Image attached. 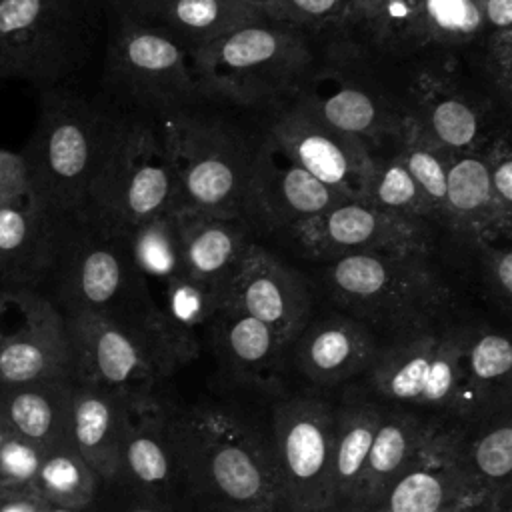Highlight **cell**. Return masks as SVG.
<instances>
[{
  "label": "cell",
  "mask_w": 512,
  "mask_h": 512,
  "mask_svg": "<svg viewBox=\"0 0 512 512\" xmlns=\"http://www.w3.org/2000/svg\"><path fill=\"white\" fill-rule=\"evenodd\" d=\"M62 314L96 312L138 330L154 346L164 370H178L158 300L134 266L128 236L90 214L58 216L56 244L40 290Z\"/></svg>",
  "instance_id": "6da1fadb"
},
{
  "label": "cell",
  "mask_w": 512,
  "mask_h": 512,
  "mask_svg": "<svg viewBox=\"0 0 512 512\" xmlns=\"http://www.w3.org/2000/svg\"><path fill=\"white\" fill-rule=\"evenodd\" d=\"M168 434L188 504L222 500L288 510L270 430L250 414L216 402L168 404Z\"/></svg>",
  "instance_id": "7a4b0ae2"
},
{
  "label": "cell",
  "mask_w": 512,
  "mask_h": 512,
  "mask_svg": "<svg viewBox=\"0 0 512 512\" xmlns=\"http://www.w3.org/2000/svg\"><path fill=\"white\" fill-rule=\"evenodd\" d=\"M132 116L60 86L44 90L36 128L20 152L30 196L54 216L88 212Z\"/></svg>",
  "instance_id": "3957f363"
},
{
  "label": "cell",
  "mask_w": 512,
  "mask_h": 512,
  "mask_svg": "<svg viewBox=\"0 0 512 512\" xmlns=\"http://www.w3.org/2000/svg\"><path fill=\"white\" fill-rule=\"evenodd\" d=\"M328 308L340 310L380 342L454 318L456 294L434 256L358 254L320 266L314 284Z\"/></svg>",
  "instance_id": "277c9868"
},
{
  "label": "cell",
  "mask_w": 512,
  "mask_h": 512,
  "mask_svg": "<svg viewBox=\"0 0 512 512\" xmlns=\"http://www.w3.org/2000/svg\"><path fill=\"white\" fill-rule=\"evenodd\" d=\"M324 46L322 36L260 20L192 52L190 64L204 102L264 114L298 94Z\"/></svg>",
  "instance_id": "5b68a950"
},
{
  "label": "cell",
  "mask_w": 512,
  "mask_h": 512,
  "mask_svg": "<svg viewBox=\"0 0 512 512\" xmlns=\"http://www.w3.org/2000/svg\"><path fill=\"white\" fill-rule=\"evenodd\" d=\"M408 64L384 58L344 38H326L318 68L292 98L326 126L360 138L370 150L410 124L406 108Z\"/></svg>",
  "instance_id": "8992f818"
},
{
  "label": "cell",
  "mask_w": 512,
  "mask_h": 512,
  "mask_svg": "<svg viewBox=\"0 0 512 512\" xmlns=\"http://www.w3.org/2000/svg\"><path fill=\"white\" fill-rule=\"evenodd\" d=\"M200 102L152 120L176 182L174 214H242L260 132L204 112Z\"/></svg>",
  "instance_id": "52a82bcc"
},
{
  "label": "cell",
  "mask_w": 512,
  "mask_h": 512,
  "mask_svg": "<svg viewBox=\"0 0 512 512\" xmlns=\"http://www.w3.org/2000/svg\"><path fill=\"white\" fill-rule=\"evenodd\" d=\"M92 0H2L0 76L58 88L90 58Z\"/></svg>",
  "instance_id": "ba28073f"
},
{
  "label": "cell",
  "mask_w": 512,
  "mask_h": 512,
  "mask_svg": "<svg viewBox=\"0 0 512 512\" xmlns=\"http://www.w3.org/2000/svg\"><path fill=\"white\" fill-rule=\"evenodd\" d=\"M104 80L116 96L130 102L134 116L146 120L202 100L186 50L160 26L122 8H114Z\"/></svg>",
  "instance_id": "9c48e42d"
},
{
  "label": "cell",
  "mask_w": 512,
  "mask_h": 512,
  "mask_svg": "<svg viewBox=\"0 0 512 512\" xmlns=\"http://www.w3.org/2000/svg\"><path fill=\"white\" fill-rule=\"evenodd\" d=\"M406 108L410 124L450 154L488 146L506 124L504 112L460 56H432L408 64Z\"/></svg>",
  "instance_id": "30bf717a"
},
{
  "label": "cell",
  "mask_w": 512,
  "mask_h": 512,
  "mask_svg": "<svg viewBox=\"0 0 512 512\" xmlns=\"http://www.w3.org/2000/svg\"><path fill=\"white\" fill-rule=\"evenodd\" d=\"M268 430L288 510L320 512L334 506V400L314 386L286 392L272 402Z\"/></svg>",
  "instance_id": "8fae6325"
},
{
  "label": "cell",
  "mask_w": 512,
  "mask_h": 512,
  "mask_svg": "<svg viewBox=\"0 0 512 512\" xmlns=\"http://www.w3.org/2000/svg\"><path fill=\"white\" fill-rule=\"evenodd\" d=\"M174 210L176 182L156 126L152 120L132 116L84 214L128 236L146 220Z\"/></svg>",
  "instance_id": "7c38bea8"
},
{
  "label": "cell",
  "mask_w": 512,
  "mask_h": 512,
  "mask_svg": "<svg viewBox=\"0 0 512 512\" xmlns=\"http://www.w3.org/2000/svg\"><path fill=\"white\" fill-rule=\"evenodd\" d=\"M300 252L324 266L358 254L434 256L440 234L434 226L378 210L362 200L344 198L290 236Z\"/></svg>",
  "instance_id": "4fadbf2b"
},
{
  "label": "cell",
  "mask_w": 512,
  "mask_h": 512,
  "mask_svg": "<svg viewBox=\"0 0 512 512\" xmlns=\"http://www.w3.org/2000/svg\"><path fill=\"white\" fill-rule=\"evenodd\" d=\"M72 348L74 380L118 400L156 394L168 378L154 346L138 330L96 312L64 314Z\"/></svg>",
  "instance_id": "5bb4252c"
},
{
  "label": "cell",
  "mask_w": 512,
  "mask_h": 512,
  "mask_svg": "<svg viewBox=\"0 0 512 512\" xmlns=\"http://www.w3.org/2000/svg\"><path fill=\"white\" fill-rule=\"evenodd\" d=\"M260 132L328 188L360 198L372 162V150L360 138L326 126L294 100L264 112Z\"/></svg>",
  "instance_id": "9a60e30c"
},
{
  "label": "cell",
  "mask_w": 512,
  "mask_h": 512,
  "mask_svg": "<svg viewBox=\"0 0 512 512\" xmlns=\"http://www.w3.org/2000/svg\"><path fill=\"white\" fill-rule=\"evenodd\" d=\"M344 198L348 196L316 180L260 132L242 208L254 232L292 236L302 224Z\"/></svg>",
  "instance_id": "2e32d148"
},
{
  "label": "cell",
  "mask_w": 512,
  "mask_h": 512,
  "mask_svg": "<svg viewBox=\"0 0 512 512\" xmlns=\"http://www.w3.org/2000/svg\"><path fill=\"white\" fill-rule=\"evenodd\" d=\"M314 304V282L260 242L250 246L222 296V306L268 324L288 346L316 312Z\"/></svg>",
  "instance_id": "e0dca14e"
},
{
  "label": "cell",
  "mask_w": 512,
  "mask_h": 512,
  "mask_svg": "<svg viewBox=\"0 0 512 512\" xmlns=\"http://www.w3.org/2000/svg\"><path fill=\"white\" fill-rule=\"evenodd\" d=\"M120 480L140 500L188 508L168 434V404L156 396L120 400Z\"/></svg>",
  "instance_id": "ac0fdd59"
},
{
  "label": "cell",
  "mask_w": 512,
  "mask_h": 512,
  "mask_svg": "<svg viewBox=\"0 0 512 512\" xmlns=\"http://www.w3.org/2000/svg\"><path fill=\"white\" fill-rule=\"evenodd\" d=\"M14 320L0 318V384L74 378L64 314L40 292H8Z\"/></svg>",
  "instance_id": "d6986e66"
},
{
  "label": "cell",
  "mask_w": 512,
  "mask_h": 512,
  "mask_svg": "<svg viewBox=\"0 0 512 512\" xmlns=\"http://www.w3.org/2000/svg\"><path fill=\"white\" fill-rule=\"evenodd\" d=\"M484 502L460 458V426L444 418L374 508L378 512H460L482 508Z\"/></svg>",
  "instance_id": "ffe728a7"
},
{
  "label": "cell",
  "mask_w": 512,
  "mask_h": 512,
  "mask_svg": "<svg viewBox=\"0 0 512 512\" xmlns=\"http://www.w3.org/2000/svg\"><path fill=\"white\" fill-rule=\"evenodd\" d=\"M204 336L224 386L258 392L272 400L288 392L290 346L268 324L220 306Z\"/></svg>",
  "instance_id": "44dd1931"
},
{
  "label": "cell",
  "mask_w": 512,
  "mask_h": 512,
  "mask_svg": "<svg viewBox=\"0 0 512 512\" xmlns=\"http://www.w3.org/2000/svg\"><path fill=\"white\" fill-rule=\"evenodd\" d=\"M378 346L380 340L362 322L326 308L314 312L290 344V366L310 386L328 390L360 380Z\"/></svg>",
  "instance_id": "7402d4cb"
},
{
  "label": "cell",
  "mask_w": 512,
  "mask_h": 512,
  "mask_svg": "<svg viewBox=\"0 0 512 512\" xmlns=\"http://www.w3.org/2000/svg\"><path fill=\"white\" fill-rule=\"evenodd\" d=\"M510 374V338L476 322L462 360L458 386L444 418L456 424H474L504 406H512Z\"/></svg>",
  "instance_id": "603a6c76"
},
{
  "label": "cell",
  "mask_w": 512,
  "mask_h": 512,
  "mask_svg": "<svg viewBox=\"0 0 512 512\" xmlns=\"http://www.w3.org/2000/svg\"><path fill=\"white\" fill-rule=\"evenodd\" d=\"M58 216L32 196L0 206V288L40 292L54 254Z\"/></svg>",
  "instance_id": "cb8c5ba5"
},
{
  "label": "cell",
  "mask_w": 512,
  "mask_h": 512,
  "mask_svg": "<svg viewBox=\"0 0 512 512\" xmlns=\"http://www.w3.org/2000/svg\"><path fill=\"white\" fill-rule=\"evenodd\" d=\"M442 420L444 416L424 410L384 404L378 430L348 504L374 508Z\"/></svg>",
  "instance_id": "d4e9b609"
},
{
  "label": "cell",
  "mask_w": 512,
  "mask_h": 512,
  "mask_svg": "<svg viewBox=\"0 0 512 512\" xmlns=\"http://www.w3.org/2000/svg\"><path fill=\"white\" fill-rule=\"evenodd\" d=\"M182 234L184 274L224 296L256 232L242 214H176ZM222 306V304H220Z\"/></svg>",
  "instance_id": "484cf974"
},
{
  "label": "cell",
  "mask_w": 512,
  "mask_h": 512,
  "mask_svg": "<svg viewBox=\"0 0 512 512\" xmlns=\"http://www.w3.org/2000/svg\"><path fill=\"white\" fill-rule=\"evenodd\" d=\"M446 322L380 342L370 368L358 382L382 404L418 410Z\"/></svg>",
  "instance_id": "4316f807"
},
{
  "label": "cell",
  "mask_w": 512,
  "mask_h": 512,
  "mask_svg": "<svg viewBox=\"0 0 512 512\" xmlns=\"http://www.w3.org/2000/svg\"><path fill=\"white\" fill-rule=\"evenodd\" d=\"M72 388L74 378L0 384V418L12 434L46 450L72 444Z\"/></svg>",
  "instance_id": "83f0119b"
},
{
  "label": "cell",
  "mask_w": 512,
  "mask_h": 512,
  "mask_svg": "<svg viewBox=\"0 0 512 512\" xmlns=\"http://www.w3.org/2000/svg\"><path fill=\"white\" fill-rule=\"evenodd\" d=\"M382 412L384 404L376 400L358 380L344 384L340 396L334 400V504L350 502Z\"/></svg>",
  "instance_id": "f1b7e54d"
},
{
  "label": "cell",
  "mask_w": 512,
  "mask_h": 512,
  "mask_svg": "<svg viewBox=\"0 0 512 512\" xmlns=\"http://www.w3.org/2000/svg\"><path fill=\"white\" fill-rule=\"evenodd\" d=\"M136 16L160 26L186 50L188 58L248 24L266 20L254 0H168Z\"/></svg>",
  "instance_id": "f546056e"
},
{
  "label": "cell",
  "mask_w": 512,
  "mask_h": 512,
  "mask_svg": "<svg viewBox=\"0 0 512 512\" xmlns=\"http://www.w3.org/2000/svg\"><path fill=\"white\" fill-rule=\"evenodd\" d=\"M120 400L74 380L70 408L72 446L104 482H120Z\"/></svg>",
  "instance_id": "4dcf8cb0"
},
{
  "label": "cell",
  "mask_w": 512,
  "mask_h": 512,
  "mask_svg": "<svg viewBox=\"0 0 512 512\" xmlns=\"http://www.w3.org/2000/svg\"><path fill=\"white\" fill-rule=\"evenodd\" d=\"M486 148L456 154L448 170L444 236L468 254H472L482 240L494 242Z\"/></svg>",
  "instance_id": "1f68e13d"
},
{
  "label": "cell",
  "mask_w": 512,
  "mask_h": 512,
  "mask_svg": "<svg viewBox=\"0 0 512 512\" xmlns=\"http://www.w3.org/2000/svg\"><path fill=\"white\" fill-rule=\"evenodd\" d=\"M460 426V458L474 488L488 500L512 488V406Z\"/></svg>",
  "instance_id": "d6a6232c"
},
{
  "label": "cell",
  "mask_w": 512,
  "mask_h": 512,
  "mask_svg": "<svg viewBox=\"0 0 512 512\" xmlns=\"http://www.w3.org/2000/svg\"><path fill=\"white\" fill-rule=\"evenodd\" d=\"M220 304L222 296L214 288L186 274L162 284V302L158 306L178 368L200 356V336H204Z\"/></svg>",
  "instance_id": "836d02e7"
},
{
  "label": "cell",
  "mask_w": 512,
  "mask_h": 512,
  "mask_svg": "<svg viewBox=\"0 0 512 512\" xmlns=\"http://www.w3.org/2000/svg\"><path fill=\"white\" fill-rule=\"evenodd\" d=\"M356 200H362L394 216L430 224L440 234L436 214L430 202L426 200V196L422 194L414 178L408 174L400 158L394 154V150L390 148V142L372 150L368 176H366L362 194Z\"/></svg>",
  "instance_id": "e575fe53"
},
{
  "label": "cell",
  "mask_w": 512,
  "mask_h": 512,
  "mask_svg": "<svg viewBox=\"0 0 512 512\" xmlns=\"http://www.w3.org/2000/svg\"><path fill=\"white\" fill-rule=\"evenodd\" d=\"M98 480L72 444H60L46 450L32 488L50 506L86 510L96 496Z\"/></svg>",
  "instance_id": "d590c367"
},
{
  "label": "cell",
  "mask_w": 512,
  "mask_h": 512,
  "mask_svg": "<svg viewBox=\"0 0 512 512\" xmlns=\"http://www.w3.org/2000/svg\"><path fill=\"white\" fill-rule=\"evenodd\" d=\"M128 248L134 266L150 282L160 286L184 274L182 234L176 214H160L136 226L128 234Z\"/></svg>",
  "instance_id": "8d00e7d4"
},
{
  "label": "cell",
  "mask_w": 512,
  "mask_h": 512,
  "mask_svg": "<svg viewBox=\"0 0 512 512\" xmlns=\"http://www.w3.org/2000/svg\"><path fill=\"white\" fill-rule=\"evenodd\" d=\"M390 148L400 158L408 174L414 178L426 200L430 202L440 234H446V184L452 158L448 150L434 144L430 138L420 134L412 124L402 136L390 142Z\"/></svg>",
  "instance_id": "74e56055"
},
{
  "label": "cell",
  "mask_w": 512,
  "mask_h": 512,
  "mask_svg": "<svg viewBox=\"0 0 512 512\" xmlns=\"http://www.w3.org/2000/svg\"><path fill=\"white\" fill-rule=\"evenodd\" d=\"M474 326L476 322H466L456 316L444 324L438 340V348L430 366V374L418 402V410L438 414V416L446 414L452 402L454 390L458 386L462 360H464L470 336L474 332Z\"/></svg>",
  "instance_id": "f35d334b"
},
{
  "label": "cell",
  "mask_w": 512,
  "mask_h": 512,
  "mask_svg": "<svg viewBox=\"0 0 512 512\" xmlns=\"http://www.w3.org/2000/svg\"><path fill=\"white\" fill-rule=\"evenodd\" d=\"M254 4L266 20L322 38L340 34L352 10V0H254Z\"/></svg>",
  "instance_id": "ab89813d"
},
{
  "label": "cell",
  "mask_w": 512,
  "mask_h": 512,
  "mask_svg": "<svg viewBox=\"0 0 512 512\" xmlns=\"http://www.w3.org/2000/svg\"><path fill=\"white\" fill-rule=\"evenodd\" d=\"M488 188L492 204V240L508 242L512 232V144L510 124L502 126L486 148Z\"/></svg>",
  "instance_id": "60d3db41"
},
{
  "label": "cell",
  "mask_w": 512,
  "mask_h": 512,
  "mask_svg": "<svg viewBox=\"0 0 512 512\" xmlns=\"http://www.w3.org/2000/svg\"><path fill=\"white\" fill-rule=\"evenodd\" d=\"M470 68L494 98L510 114L512 104V28L486 32L478 48L468 58Z\"/></svg>",
  "instance_id": "b9f144b4"
},
{
  "label": "cell",
  "mask_w": 512,
  "mask_h": 512,
  "mask_svg": "<svg viewBox=\"0 0 512 512\" xmlns=\"http://www.w3.org/2000/svg\"><path fill=\"white\" fill-rule=\"evenodd\" d=\"M472 256L484 300L496 312L508 316L512 310V250L508 242L482 240Z\"/></svg>",
  "instance_id": "7bdbcfd3"
},
{
  "label": "cell",
  "mask_w": 512,
  "mask_h": 512,
  "mask_svg": "<svg viewBox=\"0 0 512 512\" xmlns=\"http://www.w3.org/2000/svg\"><path fill=\"white\" fill-rule=\"evenodd\" d=\"M46 448L10 434L0 444V490L32 488Z\"/></svg>",
  "instance_id": "ee69618b"
},
{
  "label": "cell",
  "mask_w": 512,
  "mask_h": 512,
  "mask_svg": "<svg viewBox=\"0 0 512 512\" xmlns=\"http://www.w3.org/2000/svg\"><path fill=\"white\" fill-rule=\"evenodd\" d=\"M26 196H30V186L22 154L0 150V206Z\"/></svg>",
  "instance_id": "f6af8a7d"
},
{
  "label": "cell",
  "mask_w": 512,
  "mask_h": 512,
  "mask_svg": "<svg viewBox=\"0 0 512 512\" xmlns=\"http://www.w3.org/2000/svg\"><path fill=\"white\" fill-rule=\"evenodd\" d=\"M50 504L34 490H0V512H46Z\"/></svg>",
  "instance_id": "bcb514c9"
},
{
  "label": "cell",
  "mask_w": 512,
  "mask_h": 512,
  "mask_svg": "<svg viewBox=\"0 0 512 512\" xmlns=\"http://www.w3.org/2000/svg\"><path fill=\"white\" fill-rule=\"evenodd\" d=\"M486 32L512 28V0H480Z\"/></svg>",
  "instance_id": "7dc6e473"
},
{
  "label": "cell",
  "mask_w": 512,
  "mask_h": 512,
  "mask_svg": "<svg viewBox=\"0 0 512 512\" xmlns=\"http://www.w3.org/2000/svg\"><path fill=\"white\" fill-rule=\"evenodd\" d=\"M190 512H288L268 506L256 504H238V502H222V500H190Z\"/></svg>",
  "instance_id": "c3c4849f"
},
{
  "label": "cell",
  "mask_w": 512,
  "mask_h": 512,
  "mask_svg": "<svg viewBox=\"0 0 512 512\" xmlns=\"http://www.w3.org/2000/svg\"><path fill=\"white\" fill-rule=\"evenodd\" d=\"M480 512H512V488L492 494L480 508Z\"/></svg>",
  "instance_id": "681fc988"
},
{
  "label": "cell",
  "mask_w": 512,
  "mask_h": 512,
  "mask_svg": "<svg viewBox=\"0 0 512 512\" xmlns=\"http://www.w3.org/2000/svg\"><path fill=\"white\" fill-rule=\"evenodd\" d=\"M168 0H112L114 8H122V10H130L134 14H142L148 12L160 4H164Z\"/></svg>",
  "instance_id": "f907efd6"
},
{
  "label": "cell",
  "mask_w": 512,
  "mask_h": 512,
  "mask_svg": "<svg viewBox=\"0 0 512 512\" xmlns=\"http://www.w3.org/2000/svg\"><path fill=\"white\" fill-rule=\"evenodd\" d=\"M122 512H190V508H174L166 504H156L150 500H140L138 504L122 510Z\"/></svg>",
  "instance_id": "816d5d0a"
},
{
  "label": "cell",
  "mask_w": 512,
  "mask_h": 512,
  "mask_svg": "<svg viewBox=\"0 0 512 512\" xmlns=\"http://www.w3.org/2000/svg\"><path fill=\"white\" fill-rule=\"evenodd\" d=\"M320 512H378L376 508H368V506H358V504H334L326 510Z\"/></svg>",
  "instance_id": "f5cc1de1"
},
{
  "label": "cell",
  "mask_w": 512,
  "mask_h": 512,
  "mask_svg": "<svg viewBox=\"0 0 512 512\" xmlns=\"http://www.w3.org/2000/svg\"><path fill=\"white\" fill-rule=\"evenodd\" d=\"M376 2H382V0H352V10H350V18L356 14V12H360V10H364V8H368V6H372V4H376ZM348 18V20H350ZM348 24V22H346ZM344 30V28H342Z\"/></svg>",
  "instance_id": "db71d44e"
},
{
  "label": "cell",
  "mask_w": 512,
  "mask_h": 512,
  "mask_svg": "<svg viewBox=\"0 0 512 512\" xmlns=\"http://www.w3.org/2000/svg\"><path fill=\"white\" fill-rule=\"evenodd\" d=\"M10 434H12V432L8 430V426L4 424V420L0 418V444H2V442H4V440L10 436Z\"/></svg>",
  "instance_id": "11a10c76"
},
{
  "label": "cell",
  "mask_w": 512,
  "mask_h": 512,
  "mask_svg": "<svg viewBox=\"0 0 512 512\" xmlns=\"http://www.w3.org/2000/svg\"><path fill=\"white\" fill-rule=\"evenodd\" d=\"M46 512H84V510H76V508H60V506H48Z\"/></svg>",
  "instance_id": "9f6ffc18"
},
{
  "label": "cell",
  "mask_w": 512,
  "mask_h": 512,
  "mask_svg": "<svg viewBox=\"0 0 512 512\" xmlns=\"http://www.w3.org/2000/svg\"><path fill=\"white\" fill-rule=\"evenodd\" d=\"M6 302H8V292L0 288V318H2V312L6 308Z\"/></svg>",
  "instance_id": "6f0895ef"
},
{
  "label": "cell",
  "mask_w": 512,
  "mask_h": 512,
  "mask_svg": "<svg viewBox=\"0 0 512 512\" xmlns=\"http://www.w3.org/2000/svg\"><path fill=\"white\" fill-rule=\"evenodd\" d=\"M460 512H480V508H468V510H460Z\"/></svg>",
  "instance_id": "680465c9"
},
{
  "label": "cell",
  "mask_w": 512,
  "mask_h": 512,
  "mask_svg": "<svg viewBox=\"0 0 512 512\" xmlns=\"http://www.w3.org/2000/svg\"><path fill=\"white\" fill-rule=\"evenodd\" d=\"M0 2H2V0H0Z\"/></svg>",
  "instance_id": "91938a15"
}]
</instances>
